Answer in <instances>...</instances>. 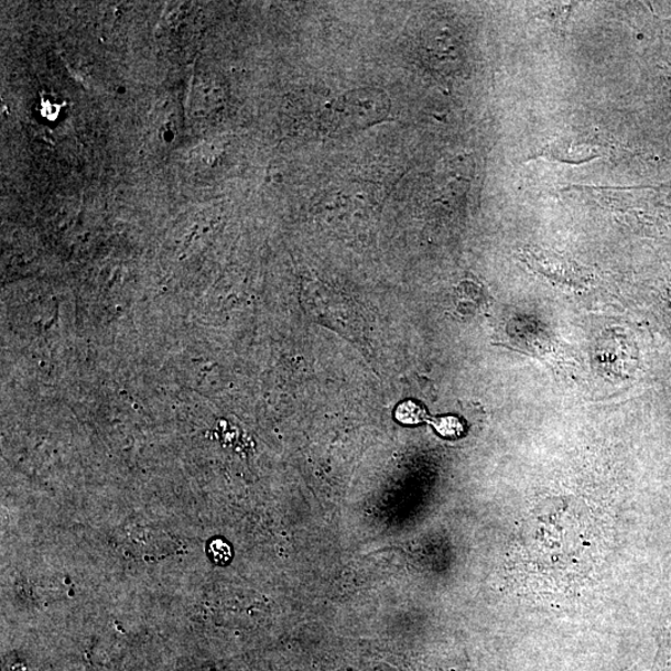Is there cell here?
Wrapping results in <instances>:
<instances>
[{"label":"cell","instance_id":"7a4b0ae2","mask_svg":"<svg viewBox=\"0 0 671 671\" xmlns=\"http://www.w3.org/2000/svg\"><path fill=\"white\" fill-rule=\"evenodd\" d=\"M606 150L597 143L558 142L542 151L544 158L563 163L580 164L600 158Z\"/></svg>","mask_w":671,"mask_h":671},{"label":"cell","instance_id":"277c9868","mask_svg":"<svg viewBox=\"0 0 671 671\" xmlns=\"http://www.w3.org/2000/svg\"><path fill=\"white\" fill-rule=\"evenodd\" d=\"M394 415L398 422L405 425L421 424L428 420L424 408L412 401L398 405Z\"/></svg>","mask_w":671,"mask_h":671},{"label":"cell","instance_id":"5b68a950","mask_svg":"<svg viewBox=\"0 0 671 671\" xmlns=\"http://www.w3.org/2000/svg\"><path fill=\"white\" fill-rule=\"evenodd\" d=\"M431 423L434 430L444 437H459L464 433V424L456 416L434 418Z\"/></svg>","mask_w":671,"mask_h":671},{"label":"cell","instance_id":"8992f818","mask_svg":"<svg viewBox=\"0 0 671 671\" xmlns=\"http://www.w3.org/2000/svg\"><path fill=\"white\" fill-rule=\"evenodd\" d=\"M210 554L217 563H226L230 560L231 552L226 542L221 540L214 541L210 544Z\"/></svg>","mask_w":671,"mask_h":671},{"label":"cell","instance_id":"6da1fadb","mask_svg":"<svg viewBox=\"0 0 671 671\" xmlns=\"http://www.w3.org/2000/svg\"><path fill=\"white\" fill-rule=\"evenodd\" d=\"M389 110L391 100L385 91L359 87L328 102L320 116V126L327 134L358 132L383 121Z\"/></svg>","mask_w":671,"mask_h":671},{"label":"cell","instance_id":"3957f363","mask_svg":"<svg viewBox=\"0 0 671 671\" xmlns=\"http://www.w3.org/2000/svg\"><path fill=\"white\" fill-rule=\"evenodd\" d=\"M423 53L433 65H443L455 59V41L443 29L433 28L423 35Z\"/></svg>","mask_w":671,"mask_h":671}]
</instances>
